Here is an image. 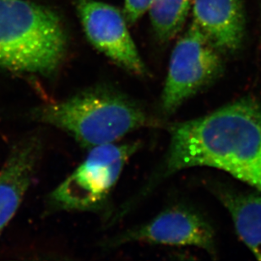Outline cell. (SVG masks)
<instances>
[{"mask_svg": "<svg viewBox=\"0 0 261 261\" xmlns=\"http://www.w3.org/2000/svg\"><path fill=\"white\" fill-rule=\"evenodd\" d=\"M155 180L191 168L223 171L261 195V103L247 96L175 123Z\"/></svg>", "mask_w": 261, "mask_h": 261, "instance_id": "obj_1", "label": "cell"}, {"mask_svg": "<svg viewBox=\"0 0 261 261\" xmlns=\"http://www.w3.org/2000/svg\"><path fill=\"white\" fill-rule=\"evenodd\" d=\"M31 118L64 131L87 150L115 143L151 123L147 112L137 101L102 87L37 107L32 109Z\"/></svg>", "mask_w": 261, "mask_h": 261, "instance_id": "obj_2", "label": "cell"}, {"mask_svg": "<svg viewBox=\"0 0 261 261\" xmlns=\"http://www.w3.org/2000/svg\"><path fill=\"white\" fill-rule=\"evenodd\" d=\"M67 48L66 30L57 13L24 0H0V69L51 75Z\"/></svg>", "mask_w": 261, "mask_h": 261, "instance_id": "obj_3", "label": "cell"}, {"mask_svg": "<svg viewBox=\"0 0 261 261\" xmlns=\"http://www.w3.org/2000/svg\"><path fill=\"white\" fill-rule=\"evenodd\" d=\"M141 143H110L89 150L87 158L47 198L50 212H96L103 206L126 163Z\"/></svg>", "mask_w": 261, "mask_h": 261, "instance_id": "obj_4", "label": "cell"}, {"mask_svg": "<svg viewBox=\"0 0 261 261\" xmlns=\"http://www.w3.org/2000/svg\"><path fill=\"white\" fill-rule=\"evenodd\" d=\"M220 51L192 23L171 55L161 109L166 116L175 112L223 71Z\"/></svg>", "mask_w": 261, "mask_h": 261, "instance_id": "obj_5", "label": "cell"}, {"mask_svg": "<svg viewBox=\"0 0 261 261\" xmlns=\"http://www.w3.org/2000/svg\"><path fill=\"white\" fill-rule=\"evenodd\" d=\"M128 243L195 247L211 256L217 254L215 231L211 223L200 212L184 205L163 210L149 222L111 239L109 246Z\"/></svg>", "mask_w": 261, "mask_h": 261, "instance_id": "obj_6", "label": "cell"}, {"mask_svg": "<svg viewBox=\"0 0 261 261\" xmlns=\"http://www.w3.org/2000/svg\"><path fill=\"white\" fill-rule=\"evenodd\" d=\"M77 11L87 39L96 49L133 74L147 73L125 19L117 8L96 0H77Z\"/></svg>", "mask_w": 261, "mask_h": 261, "instance_id": "obj_7", "label": "cell"}, {"mask_svg": "<svg viewBox=\"0 0 261 261\" xmlns=\"http://www.w3.org/2000/svg\"><path fill=\"white\" fill-rule=\"evenodd\" d=\"M39 134L31 133L16 141L0 169V236L22 203L43 155Z\"/></svg>", "mask_w": 261, "mask_h": 261, "instance_id": "obj_8", "label": "cell"}, {"mask_svg": "<svg viewBox=\"0 0 261 261\" xmlns=\"http://www.w3.org/2000/svg\"><path fill=\"white\" fill-rule=\"evenodd\" d=\"M194 22L220 52L234 53L245 34L242 0H193Z\"/></svg>", "mask_w": 261, "mask_h": 261, "instance_id": "obj_9", "label": "cell"}, {"mask_svg": "<svg viewBox=\"0 0 261 261\" xmlns=\"http://www.w3.org/2000/svg\"><path fill=\"white\" fill-rule=\"evenodd\" d=\"M218 200L227 210L237 234L261 260V195L228 187H216Z\"/></svg>", "mask_w": 261, "mask_h": 261, "instance_id": "obj_10", "label": "cell"}, {"mask_svg": "<svg viewBox=\"0 0 261 261\" xmlns=\"http://www.w3.org/2000/svg\"><path fill=\"white\" fill-rule=\"evenodd\" d=\"M193 0H153L150 15L155 33L167 42L179 32L185 23Z\"/></svg>", "mask_w": 261, "mask_h": 261, "instance_id": "obj_11", "label": "cell"}, {"mask_svg": "<svg viewBox=\"0 0 261 261\" xmlns=\"http://www.w3.org/2000/svg\"><path fill=\"white\" fill-rule=\"evenodd\" d=\"M153 0H124V15L128 22L136 23L149 11Z\"/></svg>", "mask_w": 261, "mask_h": 261, "instance_id": "obj_12", "label": "cell"}]
</instances>
